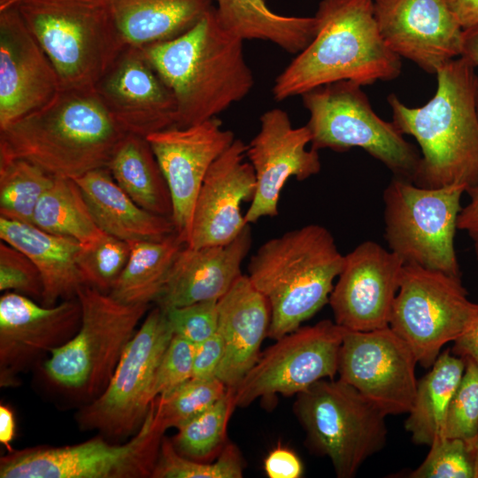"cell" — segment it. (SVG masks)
Returning a JSON list of instances; mask_svg holds the SVG:
<instances>
[{
	"label": "cell",
	"mask_w": 478,
	"mask_h": 478,
	"mask_svg": "<svg viewBox=\"0 0 478 478\" xmlns=\"http://www.w3.org/2000/svg\"><path fill=\"white\" fill-rule=\"evenodd\" d=\"M130 251L127 242L104 232L81 244L76 262L83 285L109 294L127 263Z\"/></svg>",
	"instance_id": "cell-36"
},
{
	"label": "cell",
	"mask_w": 478,
	"mask_h": 478,
	"mask_svg": "<svg viewBox=\"0 0 478 478\" xmlns=\"http://www.w3.org/2000/svg\"><path fill=\"white\" fill-rule=\"evenodd\" d=\"M460 57L467 60L474 67L478 66V25L463 30V44Z\"/></svg>",
	"instance_id": "cell-50"
},
{
	"label": "cell",
	"mask_w": 478,
	"mask_h": 478,
	"mask_svg": "<svg viewBox=\"0 0 478 478\" xmlns=\"http://www.w3.org/2000/svg\"><path fill=\"white\" fill-rule=\"evenodd\" d=\"M173 335L165 311L156 305L127 344L104 391L76 412L81 430H96L114 442L140 429L155 399L157 369Z\"/></svg>",
	"instance_id": "cell-12"
},
{
	"label": "cell",
	"mask_w": 478,
	"mask_h": 478,
	"mask_svg": "<svg viewBox=\"0 0 478 478\" xmlns=\"http://www.w3.org/2000/svg\"><path fill=\"white\" fill-rule=\"evenodd\" d=\"M235 407L234 390L227 388L220 399L177 428L171 439L176 451L185 458L208 462L224 444Z\"/></svg>",
	"instance_id": "cell-35"
},
{
	"label": "cell",
	"mask_w": 478,
	"mask_h": 478,
	"mask_svg": "<svg viewBox=\"0 0 478 478\" xmlns=\"http://www.w3.org/2000/svg\"><path fill=\"white\" fill-rule=\"evenodd\" d=\"M166 431L152 401L142 427L125 443L98 434L72 445L13 450L0 459V477L151 478Z\"/></svg>",
	"instance_id": "cell-10"
},
{
	"label": "cell",
	"mask_w": 478,
	"mask_h": 478,
	"mask_svg": "<svg viewBox=\"0 0 478 478\" xmlns=\"http://www.w3.org/2000/svg\"><path fill=\"white\" fill-rule=\"evenodd\" d=\"M0 237L26 254L37 267L43 284L42 305L52 306L59 300L76 297L83 285L76 262L81 243L3 217Z\"/></svg>",
	"instance_id": "cell-27"
},
{
	"label": "cell",
	"mask_w": 478,
	"mask_h": 478,
	"mask_svg": "<svg viewBox=\"0 0 478 478\" xmlns=\"http://www.w3.org/2000/svg\"><path fill=\"white\" fill-rule=\"evenodd\" d=\"M223 354V342L218 331L211 337L196 344L192 378L198 380L217 378Z\"/></svg>",
	"instance_id": "cell-44"
},
{
	"label": "cell",
	"mask_w": 478,
	"mask_h": 478,
	"mask_svg": "<svg viewBox=\"0 0 478 478\" xmlns=\"http://www.w3.org/2000/svg\"><path fill=\"white\" fill-rule=\"evenodd\" d=\"M466 190L462 184L424 188L394 177L383 192L389 250L405 264L460 277L454 237Z\"/></svg>",
	"instance_id": "cell-11"
},
{
	"label": "cell",
	"mask_w": 478,
	"mask_h": 478,
	"mask_svg": "<svg viewBox=\"0 0 478 478\" xmlns=\"http://www.w3.org/2000/svg\"><path fill=\"white\" fill-rule=\"evenodd\" d=\"M429 447L425 459L409 474V477L475 478L465 441L438 436Z\"/></svg>",
	"instance_id": "cell-40"
},
{
	"label": "cell",
	"mask_w": 478,
	"mask_h": 478,
	"mask_svg": "<svg viewBox=\"0 0 478 478\" xmlns=\"http://www.w3.org/2000/svg\"><path fill=\"white\" fill-rule=\"evenodd\" d=\"M332 234L309 224L264 243L251 258L248 277L269 303L267 336L300 328L327 303L343 265Z\"/></svg>",
	"instance_id": "cell-5"
},
{
	"label": "cell",
	"mask_w": 478,
	"mask_h": 478,
	"mask_svg": "<svg viewBox=\"0 0 478 478\" xmlns=\"http://www.w3.org/2000/svg\"><path fill=\"white\" fill-rule=\"evenodd\" d=\"M126 134L148 135L175 127V99L140 47L127 45L94 87Z\"/></svg>",
	"instance_id": "cell-21"
},
{
	"label": "cell",
	"mask_w": 478,
	"mask_h": 478,
	"mask_svg": "<svg viewBox=\"0 0 478 478\" xmlns=\"http://www.w3.org/2000/svg\"><path fill=\"white\" fill-rule=\"evenodd\" d=\"M107 168L117 184L140 207L172 220L170 191L146 137L127 134Z\"/></svg>",
	"instance_id": "cell-30"
},
{
	"label": "cell",
	"mask_w": 478,
	"mask_h": 478,
	"mask_svg": "<svg viewBox=\"0 0 478 478\" xmlns=\"http://www.w3.org/2000/svg\"><path fill=\"white\" fill-rule=\"evenodd\" d=\"M462 57L436 72L434 96L423 106L409 107L390 94L392 122L415 138L421 154L413 183L424 188L478 186V76Z\"/></svg>",
	"instance_id": "cell-1"
},
{
	"label": "cell",
	"mask_w": 478,
	"mask_h": 478,
	"mask_svg": "<svg viewBox=\"0 0 478 478\" xmlns=\"http://www.w3.org/2000/svg\"><path fill=\"white\" fill-rule=\"evenodd\" d=\"M404 265L396 253L373 241L344 255L328 300L335 322L352 331L389 327Z\"/></svg>",
	"instance_id": "cell-19"
},
{
	"label": "cell",
	"mask_w": 478,
	"mask_h": 478,
	"mask_svg": "<svg viewBox=\"0 0 478 478\" xmlns=\"http://www.w3.org/2000/svg\"><path fill=\"white\" fill-rule=\"evenodd\" d=\"M294 412L310 448L330 459L339 478L355 476L386 444L387 413L340 379H322L297 394Z\"/></svg>",
	"instance_id": "cell-9"
},
{
	"label": "cell",
	"mask_w": 478,
	"mask_h": 478,
	"mask_svg": "<svg viewBox=\"0 0 478 478\" xmlns=\"http://www.w3.org/2000/svg\"><path fill=\"white\" fill-rule=\"evenodd\" d=\"M306 123L314 150L343 152L361 148L389 169L394 177L413 182L420 154L391 121L373 110L362 86L351 81L328 83L303 94Z\"/></svg>",
	"instance_id": "cell-8"
},
{
	"label": "cell",
	"mask_w": 478,
	"mask_h": 478,
	"mask_svg": "<svg viewBox=\"0 0 478 478\" xmlns=\"http://www.w3.org/2000/svg\"><path fill=\"white\" fill-rule=\"evenodd\" d=\"M464 360L465 371L451 400L441 436L467 443L478 432V366L468 358Z\"/></svg>",
	"instance_id": "cell-39"
},
{
	"label": "cell",
	"mask_w": 478,
	"mask_h": 478,
	"mask_svg": "<svg viewBox=\"0 0 478 478\" xmlns=\"http://www.w3.org/2000/svg\"><path fill=\"white\" fill-rule=\"evenodd\" d=\"M16 7L61 89H94L127 45L110 0H20Z\"/></svg>",
	"instance_id": "cell-7"
},
{
	"label": "cell",
	"mask_w": 478,
	"mask_h": 478,
	"mask_svg": "<svg viewBox=\"0 0 478 478\" xmlns=\"http://www.w3.org/2000/svg\"><path fill=\"white\" fill-rule=\"evenodd\" d=\"M246 151L247 144L235 138L210 166L197 197L188 246L228 243L248 225L241 204L253 199L256 177Z\"/></svg>",
	"instance_id": "cell-23"
},
{
	"label": "cell",
	"mask_w": 478,
	"mask_h": 478,
	"mask_svg": "<svg viewBox=\"0 0 478 478\" xmlns=\"http://www.w3.org/2000/svg\"><path fill=\"white\" fill-rule=\"evenodd\" d=\"M54 179L27 160H0L1 217L32 224L36 205Z\"/></svg>",
	"instance_id": "cell-34"
},
{
	"label": "cell",
	"mask_w": 478,
	"mask_h": 478,
	"mask_svg": "<svg viewBox=\"0 0 478 478\" xmlns=\"http://www.w3.org/2000/svg\"><path fill=\"white\" fill-rule=\"evenodd\" d=\"M127 44L143 47L167 41L196 25L213 0H110Z\"/></svg>",
	"instance_id": "cell-28"
},
{
	"label": "cell",
	"mask_w": 478,
	"mask_h": 478,
	"mask_svg": "<svg viewBox=\"0 0 478 478\" xmlns=\"http://www.w3.org/2000/svg\"><path fill=\"white\" fill-rule=\"evenodd\" d=\"M243 462L238 448L225 445L212 463L185 458L174 449L171 439L163 437L151 478H241Z\"/></svg>",
	"instance_id": "cell-37"
},
{
	"label": "cell",
	"mask_w": 478,
	"mask_h": 478,
	"mask_svg": "<svg viewBox=\"0 0 478 478\" xmlns=\"http://www.w3.org/2000/svg\"><path fill=\"white\" fill-rule=\"evenodd\" d=\"M250 224L230 243L200 248L183 246L175 257L155 304L162 310L219 300L243 274L250 251Z\"/></svg>",
	"instance_id": "cell-24"
},
{
	"label": "cell",
	"mask_w": 478,
	"mask_h": 478,
	"mask_svg": "<svg viewBox=\"0 0 478 478\" xmlns=\"http://www.w3.org/2000/svg\"><path fill=\"white\" fill-rule=\"evenodd\" d=\"M20 0H0V11L16 5Z\"/></svg>",
	"instance_id": "cell-52"
},
{
	"label": "cell",
	"mask_w": 478,
	"mask_h": 478,
	"mask_svg": "<svg viewBox=\"0 0 478 478\" xmlns=\"http://www.w3.org/2000/svg\"><path fill=\"white\" fill-rule=\"evenodd\" d=\"M465 360L446 350L418 381L405 428L416 444L430 445L441 436L451 400L465 371Z\"/></svg>",
	"instance_id": "cell-31"
},
{
	"label": "cell",
	"mask_w": 478,
	"mask_h": 478,
	"mask_svg": "<svg viewBox=\"0 0 478 478\" xmlns=\"http://www.w3.org/2000/svg\"><path fill=\"white\" fill-rule=\"evenodd\" d=\"M466 192L469 195L470 201L467 205L462 207L457 227L466 231L472 239L478 259V186L468 189Z\"/></svg>",
	"instance_id": "cell-47"
},
{
	"label": "cell",
	"mask_w": 478,
	"mask_h": 478,
	"mask_svg": "<svg viewBox=\"0 0 478 478\" xmlns=\"http://www.w3.org/2000/svg\"><path fill=\"white\" fill-rule=\"evenodd\" d=\"M452 353L472 360L478 366V304L463 333L453 342Z\"/></svg>",
	"instance_id": "cell-46"
},
{
	"label": "cell",
	"mask_w": 478,
	"mask_h": 478,
	"mask_svg": "<svg viewBox=\"0 0 478 478\" xmlns=\"http://www.w3.org/2000/svg\"><path fill=\"white\" fill-rule=\"evenodd\" d=\"M130 244L126 266L110 295L128 305L155 303L175 257L185 242L176 233L160 241H136Z\"/></svg>",
	"instance_id": "cell-32"
},
{
	"label": "cell",
	"mask_w": 478,
	"mask_h": 478,
	"mask_svg": "<svg viewBox=\"0 0 478 478\" xmlns=\"http://www.w3.org/2000/svg\"><path fill=\"white\" fill-rule=\"evenodd\" d=\"M32 224L46 232L73 238L81 244L103 232L78 184L68 178L55 177L36 205Z\"/></svg>",
	"instance_id": "cell-33"
},
{
	"label": "cell",
	"mask_w": 478,
	"mask_h": 478,
	"mask_svg": "<svg viewBox=\"0 0 478 478\" xmlns=\"http://www.w3.org/2000/svg\"><path fill=\"white\" fill-rule=\"evenodd\" d=\"M16 436V420L13 410L9 405H0V443L7 451H12Z\"/></svg>",
	"instance_id": "cell-49"
},
{
	"label": "cell",
	"mask_w": 478,
	"mask_h": 478,
	"mask_svg": "<svg viewBox=\"0 0 478 478\" xmlns=\"http://www.w3.org/2000/svg\"><path fill=\"white\" fill-rule=\"evenodd\" d=\"M346 328L329 320L300 327L266 350L233 389L235 406L245 407L258 398L277 394L297 395L337 373Z\"/></svg>",
	"instance_id": "cell-14"
},
{
	"label": "cell",
	"mask_w": 478,
	"mask_h": 478,
	"mask_svg": "<svg viewBox=\"0 0 478 478\" xmlns=\"http://www.w3.org/2000/svg\"><path fill=\"white\" fill-rule=\"evenodd\" d=\"M74 181L103 232L127 243L160 241L176 232L170 218L150 212L135 204L107 167L88 172Z\"/></svg>",
	"instance_id": "cell-26"
},
{
	"label": "cell",
	"mask_w": 478,
	"mask_h": 478,
	"mask_svg": "<svg viewBox=\"0 0 478 478\" xmlns=\"http://www.w3.org/2000/svg\"><path fill=\"white\" fill-rule=\"evenodd\" d=\"M259 121V130L246 151L256 177L255 194L244 215L248 224L277 215L281 189L290 177L304 181L321 168L319 150L307 149L312 136L306 126L294 127L289 114L280 108L265 112Z\"/></svg>",
	"instance_id": "cell-18"
},
{
	"label": "cell",
	"mask_w": 478,
	"mask_h": 478,
	"mask_svg": "<svg viewBox=\"0 0 478 478\" xmlns=\"http://www.w3.org/2000/svg\"><path fill=\"white\" fill-rule=\"evenodd\" d=\"M81 309L77 297L52 306L6 291L0 297V386L15 388L20 374L47 358L78 331Z\"/></svg>",
	"instance_id": "cell-16"
},
{
	"label": "cell",
	"mask_w": 478,
	"mask_h": 478,
	"mask_svg": "<svg viewBox=\"0 0 478 478\" xmlns=\"http://www.w3.org/2000/svg\"><path fill=\"white\" fill-rule=\"evenodd\" d=\"M270 321L269 303L248 275L242 274L218 300V333L224 354L217 378L227 388H235L258 361Z\"/></svg>",
	"instance_id": "cell-25"
},
{
	"label": "cell",
	"mask_w": 478,
	"mask_h": 478,
	"mask_svg": "<svg viewBox=\"0 0 478 478\" xmlns=\"http://www.w3.org/2000/svg\"><path fill=\"white\" fill-rule=\"evenodd\" d=\"M466 447L474 466L475 478H478V432L475 437L466 443Z\"/></svg>",
	"instance_id": "cell-51"
},
{
	"label": "cell",
	"mask_w": 478,
	"mask_h": 478,
	"mask_svg": "<svg viewBox=\"0 0 478 478\" xmlns=\"http://www.w3.org/2000/svg\"><path fill=\"white\" fill-rule=\"evenodd\" d=\"M418 360L389 327L371 331L346 329L339 351V379L387 415L408 413L418 381Z\"/></svg>",
	"instance_id": "cell-15"
},
{
	"label": "cell",
	"mask_w": 478,
	"mask_h": 478,
	"mask_svg": "<svg viewBox=\"0 0 478 478\" xmlns=\"http://www.w3.org/2000/svg\"><path fill=\"white\" fill-rule=\"evenodd\" d=\"M127 134L94 89H60L42 108L0 130V160L21 158L54 177L107 167Z\"/></svg>",
	"instance_id": "cell-3"
},
{
	"label": "cell",
	"mask_w": 478,
	"mask_h": 478,
	"mask_svg": "<svg viewBox=\"0 0 478 478\" xmlns=\"http://www.w3.org/2000/svg\"><path fill=\"white\" fill-rule=\"evenodd\" d=\"M314 17V38L274 80L276 101L339 81L366 86L399 76L401 58L380 34L374 0H321Z\"/></svg>",
	"instance_id": "cell-4"
},
{
	"label": "cell",
	"mask_w": 478,
	"mask_h": 478,
	"mask_svg": "<svg viewBox=\"0 0 478 478\" xmlns=\"http://www.w3.org/2000/svg\"><path fill=\"white\" fill-rule=\"evenodd\" d=\"M196 344L173 335L157 369L153 394L164 397L187 382L193 376Z\"/></svg>",
	"instance_id": "cell-42"
},
{
	"label": "cell",
	"mask_w": 478,
	"mask_h": 478,
	"mask_svg": "<svg viewBox=\"0 0 478 478\" xmlns=\"http://www.w3.org/2000/svg\"><path fill=\"white\" fill-rule=\"evenodd\" d=\"M81 325L66 343L42 363L45 381L80 406L106 389L149 305L124 304L110 294L82 285L76 294Z\"/></svg>",
	"instance_id": "cell-6"
},
{
	"label": "cell",
	"mask_w": 478,
	"mask_h": 478,
	"mask_svg": "<svg viewBox=\"0 0 478 478\" xmlns=\"http://www.w3.org/2000/svg\"><path fill=\"white\" fill-rule=\"evenodd\" d=\"M60 89L56 68L16 5L0 11V130L46 105Z\"/></svg>",
	"instance_id": "cell-22"
},
{
	"label": "cell",
	"mask_w": 478,
	"mask_h": 478,
	"mask_svg": "<svg viewBox=\"0 0 478 478\" xmlns=\"http://www.w3.org/2000/svg\"><path fill=\"white\" fill-rule=\"evenodd\" d=\"M462 29L478 25V0H446Z\"/></svg>",
	"instance_id": "cell-48"
},
{
	"label": "cell",
	"mask_w": 478,
	"mask_h": 478,
	"mask_svg": "<svg viewBox=\"0 0 478 478\" xmlns=\"http://www.w3.org/2000/svg\"><path fill=\"white\" fill-rule=\"evenodd\" d=\"M266 474L270 478H298L303 474V465L289 449L278 446L266 458Z\"/></svg>",
	"instance_id": "cell-45"
},
{
	"label": "cell",
	"mask_w": 478,
	"mask_h": 478,
	"mask_svg": "<svg viewBox=\"0 0 478 478\" xmlns=\"http://www.w3.org/2000/svg\"><path fill=\"white\" fill-rule=\"evenodd\" d=\"M213 1L220 25L243 41H268L297 55L316 35L317 19L314 16L281 15L272 11L266 0Z\"/></svg>",
	"instance_id": "cell-29"
},
{
	"label": "cell",
	"mask_w": 478,
	"mask_h": 478,
	"mask_svg": "<svg viewBox=\"0 0 478 478\" xmlns=\"http://www.w3.org/2000/svg\"><path fill=\"white\" fill-rule=\"evenodd\" d=\"M243 43L220 25L213 7L177 37L140 47L175 99V127L215 118L251 92Z\"/></svg>",
	"instance_id": "cell-2"
},
{
	"label": "cell",
	"mask_w": 478,
	"mask_h": 478,
	"mask_svg": "<svg viewBox=\"0 0 478 478\" xmlns=\"http://www.w3.org/2000/svg\"><path fill=\"white\" fill-rule=\"evenodd\" d=\"M173 334L195 344L218 331V300H206L164 310Z\"/></svg>",
	"instance_id": "cell-43"
},
{
	"label": "cell",
	"mask_w": 478,
	"mask_h": 478,
	"mask_svg": "<svg viewBox=\"0 0 478 478\" xmlns=\"http://www.w3.org/2000/svg\"><path fill=\"white\" fill-rule=\"evenodd\" d=\"M227 390V386L218 378H192L167 396L155 397L153 404L162 426L166 429L178 428L215 403Z\"/></svg>",
	"instance_id": "cell-38"
},
{
	"label": "cell",
	"mask_w": 478,
	"mask_h": 478,
	"mask_svg": "<svg viewBox=\"0 0 478 478\" xmlns=\"http://www.w3.org/2000/svg\"><path fill=\"white\" fill-rule=\"evenodd\" d=\"M474 308L460 277L407 263L389 327L410 346L418 363L429 368L441 349L463 333Z\"/></svg>",
	"instance_id": "cell-13"
},
{
	"label": "cell",
	"mask_w": 478,
	"mask_h": 478,
	"mask_svg": "<svg viewBox=\"0 0 478 478\" xmlns=\"http://www.w3.org/2000/svg\"><path fill=\"white\" fill-rule=\"evenodd\" d=\"M0 290L12 291L42 302L43 284L32 260L17 248L0 243Z\"/></svg>",
	"instance_id": "cell-41"
},
{
	"label": "cell",
	"mask_w": 478,
	"mask_h": 478,
	"mask_svg": "<svg viewBox=\"0 0 478 478\" xmlns=\"http://www.w3.org/2000/svg\"><path fill=\"white\" fill-rule=\"evenodd\" d=\"M167 183L176 233L188 244L197 197L212 163L235 140L231 130L212 118L186 127H172L146 137Z\"/></svg>",
	"instance_id": "cell-17"
},
{
	"label": "cell",
	"mask_w": 478,
	"mask_h": 478,
	"mask_svg": "<svg viewBox=\"0 0 478 478\" xmlns=\"http://www.w3.org/2000/svg\"><path fill=\"white\" fill-rule=\"evenodd\" d=\"M374 12L388 47L428 73L461 56L463 29L446 0H374Z\"/></svg>",
	"instance_id": "cell-20"
}]
</instances>
